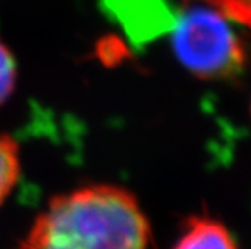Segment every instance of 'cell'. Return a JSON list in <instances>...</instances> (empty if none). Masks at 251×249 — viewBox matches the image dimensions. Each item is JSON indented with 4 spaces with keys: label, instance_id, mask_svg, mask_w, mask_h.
Wrapping results in <instances>:
<instances>
[{
    "label": "cell",
    "instance_id": "6da1fadb",
    "mask_svg": "<svg viewBox=\"0 0 251 249\" xmlns=\"http://www.w3.org/2000/svg\"><path fill=\"white\" fill-rule=\"evenodd\" d=\"M151 225L130 189L94 183L49 199L17 249H149Z\"/></svg>",
    "mask_w": 251,
    "mask_h": 249
},
{
    "label": "cell",
    "instance_id": "7a4b0ae2",
    "mask_svg": "<svg viewBox=\"0 0 251 249\" xmlns=\"http://www.w3.org/2000/svg\"><path fill=\"white\" fill-rule=\"evenodd\" d=\"M186 5L172 31L178 62L202 81H221L240 75L247 55L228 20L206 5Z\"/></svg>",
    "mask_w": 251,
    "mask_h": 249
},
{
    "label": "cell",
    "instance_id": "3957f363",
    "mask_svg": "<svg viewBox=\"0 0 251 249\" xmlns=\"http://www.w3.org/2000/svg\"><path fill=\"white\" fill-rule=\"evenodd\" d=\"M170 249H242L226 224L209 215H191Z\"/></svg>",
    "mask_w": 251,
    "mask_h": 249
},
{
    "label": "cell",
    "instance_id": "277c9868",
    "mask_svg": "<svg viewBox=\"0 0 251 249\" xmlns=\"http://www.w3.org/2000/svg\"><path fill=\"white\" fill-rule=\"evenodd\" d=\"M21 173L18 142L8 135H0V207L17 186Z\"/></svg>",
    "mask_w": 251,
    "mask_h": 249
},
{
    "label": "cell",
    "instance_id": "5b68a950",
    "mask_svg": "<svg viewBox=\"0 0 251 249\" xmlns=\"http://www.w3.org/2000/svg\"><path fill=\"white\" fill-rule=\"evenodd\" d=\"M183 2L211 7L224 18L235 21L251 31V0H183Z\"/></svg>",
    "mask_w": 251,
    "mask_h": 249
},
{
    "label": "cell",
    "instance_id": "8992f818",
    "mask_svg": "<svg viewBox=\"0 0 251 249\" xmlns=\"http://www.w3.org/2000/svg\"><path fill=\"white\" fill-rule=\"evenodd\" d=\"M17 84V65L10 50L0 42V105L12 96Z\"/></svg>",
    "mask_w": 251,
    "mask_h": 249
},
{
    "label": "cell",
    "instance_id": "52a82bcc",
    "mask_svg": "<svg viewBox=\"0 0 251 249\" xmlns=\"http://www.w3.org/2000/svg\"><path fill=\"white\" fill-rule=\"evenodd\" d=\"M250 112H251V105H250Z\"/></svg>",
    "mask_w": 251,
    "mask_h": 249
}]
</instances>
